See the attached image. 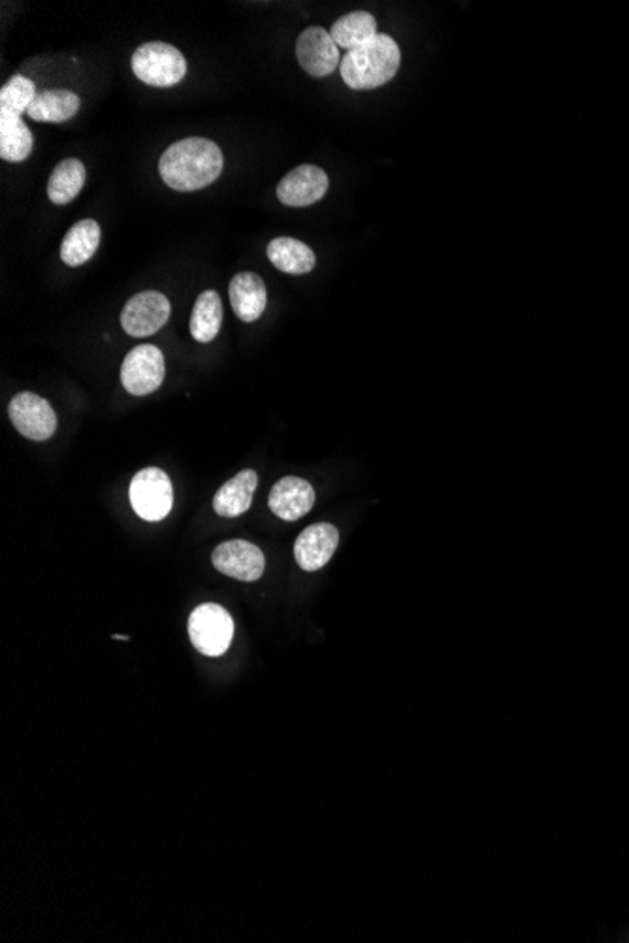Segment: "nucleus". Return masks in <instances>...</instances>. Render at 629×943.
<instances>
[{
    "instance_id": "8",
    "label": "nucleus",
    "mask_w": 629,
    "mask_h": 943,
    "mask_svg": "<svg viewBox=\"0 0 629 943\" xmlns=\"http://www.w3.org/2000/svg\"><path fill=\"white\" fill-rule=\"evenodd\" d=\"M171 311V302L163 292L145 290L126 302L121 327L131 338H149L168 322Z\"/></svg>"
},
{
    "instance_id": "2",
    "label": "nucleus",
    "mask_w": 629,
    "mask_h": 943,
    "mask_svg": "<svg viewBox=\"0 0 629 943\" xmlns=\"http://www.w3.org/2000/svg\"><path fill=\"white\" fill-rule=\"evenodd\" d=\"M402 63V53L396 40L389 34H378L357 50L347 51L341 61L340 72L343 82L354 91H370L396 76Z\"/></svg>"
},
{
    "instance_id": "21",
    "label": "nucleus",
    "mask_w": 629,
    "mask_h": 943,
    "mask_svg": "<svg viewBox=\"0 0 629 943\" xmlns=\"http://www.w3.org/2000/svg\"><path fill=\"white\" fill-rule=\"evenodd\" d=\"M85 177H87V170L80 158H66L63 163H59L55 170L51 172L50 183H48L50 200L59 206L74 200L85 185Z\"/></svg>"
},
{
    "instance_id": "4",
    "label": "nucleus",
    "mask_w": 629,
    "mask_h": 943,
    "mask_svg": "<svg viewBox=\"0 0 629 943\" xmlns=\"http://www.w3.org/2000/svg\"><path fill=\"white\" fill-rule=\"evenodd\" d=\"M189 636L200 654L219 657L233 644V616L220 604H200L189 616Z\"/></svg>"
},
{
    "instance_id": "11",
    "label": "nucleus",
    "mask_w": 629,
    "mask_h": 943,
    "mask_svg": "<svg viewBox=\"0 0 629 943\" xmlns=\"http://www.w3.org/2000/svg\"><path fill=\"white\" fill-rule=\"evenodd\" d=\"M328 187L330 182L327 172L313 164H302L279 182L277 198L289 208H306L321 200L322 196L327 195Z\"/></svg>"
},
{
    "instance_id": "17",
    "label": "nucleus",
    "mask_w": 629,
    "mask_h": 943,
    "mask_svg": "<svg viewBox=\"0 0 629 943\" xmlns=\"http://www.w3.org/2000/svg\"><path fill=\"white\" fill-rule=\"evenodd\" d=\"M266 252L271 265L289 276H303L313 270L317 265L313 249L295 238L281 236V238L271 239Z\"/></svg>"
},
{
    "instance_id": "13",
    "label": "nucleus",
    "mask_w": 629,
    "mask_h": 943,
    "mask_svg": "<svg viewBox=\"0 0 629 943\" xmlns=\"http://www.w3.org/2000/svg\"><path fill=\"white\" fill-rule=\"evenodd\" d=\"M314 490L308 480L300 477H283L270 491L268 507L285 522H295L313 509Z\"/></svg>"
},
{
    "instance_id": "7",
    "label": "nucleus",
    "mask_w": 629,
    "mask_h": 943,
    "mask_svg": "<svg viewBox=\"0 0 629 943\" xmlns=\"http://www.w3.org/2000/svg\"><path fill=\"white\" fill-rule=\"evenodd\" d=\"M8 415L16 429L31 441H48L58 432V415L48 400L32 392H21L8 405Z\"/></svg>"
},
{
    "instance_id": "22",
    "label": "nucleus",
    "mask_w": 629,
    "mask_h": 943,
    "mask_svg": "<svg viewBox=\"0 0 629 943\" xmlns=\"http://www.w3.org/2000/svg\"><path fill=\"white\" fill-rule=\"evenodd\" d=\"M32 152V134L18 115L0 114V157L21 163Z\"/></svg>"
},
{
    "instance_id": "24",
    "label": "nucleus",
    "mask_w": 629,
    "mask_h": 943,
    "mask_svg": "<svg viewBox=\"0 0 629 943\" xmlns=\"http://www.w3.org/2000/svg\"><path fill=\"white\" fill-rule=\"evenodd\" d=\"M112 639H115V641H128V636H121V635H114V636H112Z\"/></svg>"
},
{
    "instance_id": "9",
    "label": "nucleus",
    "mask_w": 629,
    "mask_h": 943,
    "mask_svg": "<svg viewBox=\"0 0 629 943\" xmlns=\"http://www.w3.org/2000/svg\"><path fill=\"white\" fill-rule=\"evenodd\" d=\"M212 563L225 577L239 582H255L265 572V553L252 542L234 539L223 542L212 553Z\"/></svg>"
},
{
    "instance_id": "12",
    "label": "nucleus",
    "mask_w": 629,
    "mask_h": 943,
    "mask_svg": "<svg viewBox=\"0 0 629 943\" xmlns=\"http://www.w3.org/2000/svg\"><path fill=\"white\" fill-rule=\"evenodd\" d=\"M340 545V531L328 522L313 524L298 535L295 542L296 563L308 572L319 571L332 560Z\"/></svg>"
},
{
    "instance_id": "6",
    "label": "nucleus",
    "mask_w": 629,
    "mask_h": 943,
    "mask_svg": "<svg viewBox=\"0 0 629 943\" xmlns=\"http://www.w3.org/2000/svg\"><path fill=\"white\" fill-rule=\"evenodd\" d=\"M164 375L166 367L163 351L149 343L134 346L121 365V383L133 396H147L158 391L163 386Z\"/></svg>"
},
{
    "instance_id": "19",
    "label": "nucleus",
    "mask_w": 629,
    "mask_h": 943,
    "mask_svg": "<svg viewBox=\"0 0 629 943\" xmlns=\"http://www.w3.org/2000/svg\"><path fill=\"white\" fill-rule=\"evenodd\" d=\"M223 302L215 290H206L196 298L190 314V335L198 343H209L217 338L223 327Z\"/></svg>"
},
{
    "instance_id": "20",
    "label": "nucleus",
    "mask_w": 629,
    "mask_h": 943,
    "mask_svg": "<svg viewBox=\"0 0 629 943\" xmlns=\"http://www.w3.org/2000/svg\"><path fill=\"white\" fill-rule=\"evenodd\" d=\"M330 37L334 39L338 48L353 51L378 37V21L372 13L364 12V10L347 13L336 21L332 31H330Z\"/></svg>"
},
{
    "instance_id": "18",
    "label": "nucleus",
    "mask_w": 629,
    "mask_h": 943,
    "mask_svg": "<svg viewBox=\"0 0 629 943\" xmlns=\"http://www.w3.org/2000/svg\"><path fill=\"white\" fill-rule=\"evenodd\" d=\"M80 96L64 89H51L42 91L34 96L27 115L40 123H64L72 120L80 112Z\"/></svg>"
},
{
    "instance_id": "3",
    "label": "nucleus",
    "mask_w": 629,
    "mask_h": 943,
    "mask_svg": "<svg viewBox=\"0 0 629 943\" xmlns=\"http://www.w3.org/2000/svg\"><path fill=\"white\" fill-rule=\"evenodd\" d=\"M131 64L140 82L152 87H174L187 74V61L182 51L164 42L140 45Z\"/></svg>"
},
{
    "instance_id": "23",
    "label": "nucleus",
    "mask_w": 629,
    "mask_h": 943,
    "mask_svg": "<svg viewBox=\"0 0 629 943\" xmlns=\"http://www.w3.org/2000/svg\"><path fill=\"white\" fill-rule=\"evenodd\" d=\"M37 93L34 83L29 77L13 76L0 89V114L21 115L25 114L31 106Z\"/></svg>"
},
{
    "instance_id": "1",
    "label": "nucleus",
    "mask_w": 629,
    "mask_h": 943,
    "mask_svg": "<svg viewBox=\"0 0 629 943\" xmlns=\"http://www.w3.org/2000/svg\"><path fill=\"white\" fill-rule=\"evenodd\" d=\"M225 158L219 145L206 138L179 139L158 160V172L171 189L190 193L208 187L220 176Z\"/></svg>"
},
{
    "instance_id": "15",
    "label": "nucleus",
    "mask_w": 629,
    "mask_h": 943,
    "mask_svg": "<svg viewBox=\"0 0 629 943\" xmlns=\"http://www.w3.org/2000/svg\"><path fill=\"white\" fill-rule=\"evenodd\" d=\"M258 477L252 469L239 472L236 477L220 486L214 497V510L220 518H236L249 510L257 490Z\"/></svg>"
},
{
    "instance_id": "16",
    "label": "nucleus",
    "mask_w": 629,
    "mask_h": 943,
    "mask_svg": "<svg viewBox=\"0 0 629 943\" xmlns=\"http://www.w3.org/2000/svg\"><path fill=\"white\" fill-rule=\"evenodd\" d=\"M101 225L93 219H83L70 228L61 246V258L70 268L82 266L93 258L101 246Z\"/></svg>"
},
{
    "instance_id": "5",
    "label": "nucleus",
    "mask_w": 629,
    "mask_h": 943,
    "mask_svg": "<svg viewBox=\"0 0 629 943\" xmlns=\"http://www.w3.org/2000/svg\"><path fill=\"white\" fill-rule=\"evenodd\" d=\"M131 504L136 515L145 522H158L168 516L174 505V490L171 477L158 469L147 467L136 473L128 490Z\"/></svg>"
},
{
    "instance_id": "14",
    "label": "nucleus",
    "mask_w": 629,
    "mask_h": 943,
    "mask_svg": "<svg viewBox=\"0 0 629 943\" xmlns=\"http://www.w3.org/2000/svg\"><path fill=\"white\" fill-rule=\"evenodd\" d=\"M228 294H230L234 313L239 321L255 322L260 319V314L265 313L268 290H266L265 281L257 273L241 271L238 276H234Z\"/></svg>"
},
{
    "instance_id": "10",
    "label": "nucleus",
    "mask_w": 629,
    "mask_h": 943,
    "mask_svg": "<svg viewBox=\"0 0 629 943\" xmlns=\"http://www.w3.org/2000/svg\"><path fill=\"white\" fill-rule=\"evenodd\" d=\"M296 58L309 76L327 77L340 69V48L322 27H309L298 37Z\"/></svg>"
}]
</instances>
